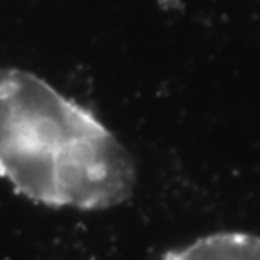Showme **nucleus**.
Wrapping results in <instances>:
<instances>
[{"label": "nucleus", "instance_id": "f03ea898", "mask_svg": "<svg viewBox=\"0 0 260 260\" xmlns=\"http://www.w3.org/2000/svg\"><path fill=\"white\" fill-rule=\"evenodd\" d=\"M162 260H260V237L242 232H221L166 253Z\"/></svg>", "mask_w": 260, "mask_h": 260}, {"label": "nucleus", "instance_id": "f257e3e1", "mask_svg": "<svg viewBox=\"0 0 260 260\" xmlns=\"http://www.w3.org/2000/svg\"><path fill=\"white\" fill-rule=\"evenodd\" d=\"M0 179L34 203L96 211L132 196L135 169L90 110L32 73L0 70Z\"/></svg>", "mask_w": 260, "mask_h": 260}]
</instances>
